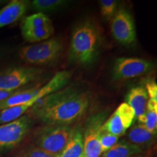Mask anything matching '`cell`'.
<instances>
[{
	"instance_id": "6da1fadb",
	"label": "cell",
	"mask_w": 157,
	"mask_h": 157,
	"mask_svg": "<svg viewBox=\"0 0 157 157\" xmlns=\"http://www.w3.org/2000/svg\"><path fill=\"white\" fill-rule=\"evenodd\" d=\"M90 103L87 93L68 88L42 98L30 111L46 125H69L85 114Z\"/></svg>"
},
{
	"instance_id": "7a4b0ae2",
	"label": "cell",
	"mask_w": 157,
	"mask_h": 157,
	"mask_svg": "<svg viewBox=\"0 0 157 157\" xmlns=\"http://www.w3.org/2000/svg\"><path fill=\"white\" fill-rule=\"evenodd\" d=\"M100 42L99 32L93 23H80L74 29L71 39L70 59L80 65L91 64L98 56Z\"/></svg>"
},
{
	"instance_id": "3957f363",
	"label": "cell",
	"mask_w": 157,
	"mask_h": 157,
	"mask_svg": "<svg viewBox=\"0 0 157 157\" xmlns=\"http://www.w3.org/2000/svg\"><path fill=\"white\" fill-rule=\"evenodd\" d=\"M71 74L68 71H60L42 87L34 86L31 88H22L0 103V111L6 108L21 105L36 99L40 101L50 94L62 90L69 82Z\"/></svg>"
},
{
	"instance_id": "277c9868",
	"label": "cell",
	"mask_w": 157,
	"mask_h": 157,
	"mask_svg": "<svg viewBox=\"0 0 157 157\" xmlns=\"http://www.w3.org/2000/svg\"><path fill=\"white\" fill-rule=\"evenodd\" d=\"M63 51V42L58 37H52L42 42L26 45L19 50L18 56L25 63L44 66L56 61Z\"/></svg>"
},
{
	"instance_id": "5b68a950",
	"label": "cell",
	"mask_w": 157,
	"mask_h": 157,
	"mask_svg": "<svg viewBox=\"0 0 157 157\" xmlns=\"http://www.w3.org/2000/svg\"><path fill=\"white\" fill-rule=\"evenodd\" d=\"M73 132L74 129L69 125H45L37 130L35 143L38 148L58 157L66 146Z\"/></svg>"
},
{
	"instance_id": "8992f818",
	"label": "cell",
	"mask_w": 157,
	"mask_h": 157,
	"mask_svg": "<svg viewBox=\"0 0 157 157\" xmlns=\"http://www.w3.org/2000/svg\"><path fill=\"white\" fill-rule=\"evenodd\" d=\"M21 30L23 38L31 44L50 39L55 31L52 21L42 13H36L25 17L21 23Z\"/></svg>"
},
{
	"instance_id": "52a82bcc",
	"label": "cell",
	"mask_w": 157,
	"mask_h": 157,
	"mask_svg": "<svg viewBox=\"0 0 157 157\" xmlns=\"http://www.w3.org/2000/svg\"><path fill=\"white\" fill-rule=\"evenodd\" d=\"M32 124V118L29 115L0 124V156L17 146L28 134Z\"/></svg>"
},
{
	"instance_id": "ba28073f",
	"label": "cell",
	"mask_w": 157,
	"mask_h": 157,
	"mask_svg": "<svg viewBox=\"0 0 157 157\" xmlns=\"http://www.w3.org/2000/svg\"><path fill=\"white\" fill-rule=\"evenodd\" d=\"M43 73L42 68L31 66H15L0 70V90H20L38 79Z\"/></svg>"
},
{
	"instance_id": "9c48e42d",
	"label": "cell",
	"mask_w": 157,
	"mask_h": 157,
	"mask_svg": "<svg viewBox=\"0 0 157 157\" xmlns=\"http://www.w3.org/2000/svg\"><path fill=\"white\" fill-rule=\"evenodd\" d=\"M111 31L116 40L122 45L136 42V29L132 15L124 8H119L111 20Z\"/></svg>"
},
{
	"instance_id": "30bf717a",
	"label": "cell",
	"mask_w": 157,
	"mask_h": 157,
	"mask_svg": "<svg viewBox=\"0 0 157 157\" xmlns=\"http://www.w3.org/2000/svg\"><path fill=\"white\" fill-rule=\"evenodd\" d=\"M106 113L101 112L88 119L83 135V157H100L102 154L100 135Z\"/></svg>"
},
{
	"instance_id": "8fae6325",
	"label": "cell",
	"mask_w": 157,
	"mask_h": 157,
	"mask_svg": "<svg viewBox=\"0 0 157 157\" xmlns=\"http://www.w3.org/2000/svg\"><path fill=\"white\" fill-rule=\"evenodd\" d=\"M153 64L148 60L137 58H119L116 60L113 68L115 80H127L148 73Z\"/></svg>"
},
{
	"instance_id": "7c38bea8",
	"label": "cell",
	"mask_w": 157,
	"mask_h": 157,
	"mask_svg": "<svg viewBox=\"0 0 157 157\" xmlns=\"http://www.w3.org/2000/svg\"><path fill=\"white\" fill-rule=\"evenodd\" d=\"M135 119V115L133 110L124 102L105 121L102 127V131L120 137L124 135L127 129L132 126Z\"/></svg>"
},
{
	"instance_id": "4fadbf2b",
	"label": "cell",
	"mask_w": 157,
	"mask_h": 157,
	"mask_svg": "<svg viewBox=\"0 0 157 157\" xmlns=\"http://www.w3.org/2000/svg\"><path fill=\"white\" fill-rule=\"evenodd\" d=\"M148 99V93L143 86L132 88L126 95L125 103L133 110L139 124H143Z\"/></svg>"
},
{
	"instance_id": "5bb4252c",
	"label": "cell",
	"mask_w": 157,
	"mask_h": 157,
	"mask_svg": "<svg viewBox=\"0 0 157 157\" xmlns=\"http://www.w3.org/2000/svg\"><path fill=\"white\" fill-rule=\"evenodd\" d=\"M29 7V2L13 0L0 10V29L4 28L21 19Z\"/></svg>"
},
{
	"instance_id": "9a60e30c",
	"label": "cell",
	"mask_w": 157,
	"mask_h": 157,
	"mask_svg": "<svg viewBox=\"0 0 157 157\" xmlns=\"http://www.w3.org/2000/svg\"><path fill=\"white\" fill-rule=\"evenodd\" d=\"M142 152L143 149L140 146L128 141L121 140L104 153L102 157H134Z\"/></svg>"
},
{
	"instance_id": "2e32d148",
	"label": "cell",
	"mask_w": 157,
	"mask_h": 157,
	"mask_svg": "<svg viewBox=\"0 0 157 157\" xmlns=\"http://www.w3.org/2000/svg\"><path fill=\"white\" fill-rule=\"evenodd\" d=\"M83 134L79 129H74L69 141L58 157H83Z\"/></svg>"
},
{
	"instance_id": "e0dca14e",
	"label": "cell",
	"mask_w": 157,
	"mask_h": 157,
	"mask_svg": "<svg viewBox=\"0 0 157 157\" xmlns=\"http://www.w3.org/2000/svg\"><path fill=\"white\" fill-rule=\"evenodd\" d=\"M155 136L156 135L151 134L141 124L133 126L128 133L129 142L140 147L142 145H148V143L152 142Z\"/></svg>"
},
{
	"instance_id": "ac0fdd59",
	"label": "cell",
	"mask_w": 157,
	"mask_h": 157,
	"mask_svg": "<svg viewBox=\"0 0 157 157\" xmlns=\"http://www.w3.org/2000/svg\"><path fill=\"white\" fill-rule=\"evenodd\" d=\"M69 2L66 0H34L31 7L36 13H52L66 7Z\"/></svg>"
},
{
	"instance_id": "d6986e66",
	"label": "cell",
	"mask_w": 157,
	"mask_h": 157,
	"mask_svg": "<svg viewBox=\"0 0 157 157\" xmlns=\"http://www.w3.org/2000/svg\"><path fill=\"white\" fill-rule=\"evenodd\" d=\"M144 127L151 134L156 135L157 132V102L148 99L143 118V124Z\"/></svg>"
},
{
	"instance_id": "ffe728a7",
	"label": "cell",
	"mask_w": 157,
	"mask_h": 157,
	"mask_svg": "<svg viewBox=\"0 0 157 157\" xmlns=\"http://www.w3.org/2000/svg\"><path fill=\"white\" fill-rule=\"evenodd\" d=\"M118 2L116 0H101L100 9L103 17L106 21H111L117 10Z\"/></svg>"
},
{
	"instance_id": "44dd1931",
	"label": "cell",
	"mask_w": 157,
	"mask_h": 157,
	"mask_svg": "<svg viewBox=\"0 0 157 157\" xmlns=\"http://www.w3.org/2000/svg\"><path fill=\"white\" fill-rule=\"evenodd\" d=\"M119 137L111 134V133L101 131L100 135V145H101V152L105 153L109 151L111 147L114 146L119 140Z\"/></svg>"
},
{
	"instance_id": "7402d4cb",
	"label": "cell",
	"mask_w": 157,
	"mask_h": 157,
	"mask_svg": "<svg viewBox=\"0 0 157 157\" xmlns=\"http://www.w3.org/2000/svg\"><path fill=\"white\" fill-rule=\"evenodd\" d=\"M18 157H56L48 154L37 146H31L25 149Z\"/></svg>"
},
{
	"instance_id": "603a6c76",
	"label": "cell",
	"mask_w": 157,
	"mask_h": 157,
	"mask_svg": "<svg viewBox=\"0 0 157 157\" xmlns=\"http://www.w3.org/2000/svg\"><path fill=\"white\" fill-rule=\"evenodd\" d=\"M146 89L149 99L157 102V84L155 82H148L146 84Z\"/></svg>"
},
{
	"instance_id": "cb8c5ba5",
	"label": "cell",
	"mask_w": 157,
	"mask_h": 157,
	"mask_svg": "<svg viewBox=\"0 0 157 157\" xmlns=\"http://www.w3.org/2000/svg\"><path fill=\"white\" fill-rule=\"evenodd\" d=\"M22 89V88H21ZM17 90H13V91H8V90H0V103L2 101H5V99H7V98L10 97V96L13 95V93H15V92L17 91Z\"/></svg>"
},
{
	"instance_id": "d4e9b609",
	"label": "cell",
	"mask_w": 157,
	"mask_h": 157,
	"mask_svg": "<svg viewBox=\"0 0 157 157\" xmlns=\"http://www.w3.org/2000/svg\"><path fill=\"white\" fill-rule=\"evenodd\" d=\"M4 57H5V55H4L2 51H0V70H1L2 66L4 63Z\"/></svg>"
},
{
	"instance_id": "484cf974",
	"label": "cell",
	"mask_w": 157,
	"mask_h": 157,
	"mask_svg": "<svg viewBox=\"0 0 157 157\" xmlns=\"http://www.w3.org/2000/svg\"><path fill=\"white\" fill-rule=\"evenodd\" d=\"M134 157H143V156H141V155H137V156H135Z\"/></svg>"
}]
</instances>
